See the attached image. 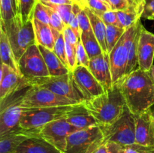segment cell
Masks as SVG:
<instances>
[{"mask_svg": "<svg viewBox=\"0 0 154 153\" xmlns=\"http://www.w3.org/2000/svg\"><path fill=\"white\" fill-rule=\"evenodd\" d=\"M100 128L104 135V144L113 142L125 146L135 143V115L128 108L115 122Z\"/></svg>", "mask_w": 154, "mask_h": 153, "instance_id": "obj_6", "label": "cell"}, {"mask_svg": "<svg viewBox=\"0 0 154 153\" xmlns=\"http://www.w3.org/2000/svg\"><path fill=\"white\" fill-rule=\"evenodd\" d=\"M81 40L90 59L103 53V51L93 30L81 32Z\"/></svg>", "mask_w": 154, "mask_h": 153, "instance_id": "obj_26", "label": "cell"}, {"mask_svg": "<svg viewBox=\"0 0 154 153\" xmlns=\"http://www.w3.org/2000/svg\"><path fill=\"white\" fill-rule=\"evenodd\" d=\"M16 153H62L41 137H31L20 145Z\"/></svg>", "mask_w": 154, "mask_h": 153, "instance_id": "obj_21", "label": "cell"}, {"mask_svg": "<svg viewBox=\"0 0 154 153\" xmlns=\"http://www.w3.org/2000/svg\"><path fill=\"white\" fill-rule=\"evenodd\" d=\"M52 30L54 36V46L53 51L55 52L56 55L58 56V58L63 63V64L69 70V63H68L67 58H66V40H65L64 34L63 32H60L54 28H52Z\"/></svg>", "mask_w": 154, "mask_h": 153, "instance_id": "obj_27", "label": "cell"}, {"mask_svg": "<svg viewBox=\"0 0 154 153\" xmlns=\"http://www.w3.org/2000/svg\"><path fill=\"white\" fill-rule=\"evenodd\" d=\"M0 58H1V63H4L10 66L14 71L20 74L13 50L9 43L7 34L1 26H0Z\"/></svg>", "mask_w": 154, "mask_h": 153, "instance_id": "obj_24", "label": "cell"}, {"mask_svg": "<svg viewBox=\"0 0 154 153\" xmlns=\"http://www.w3.org/2000/svg\"><path fill=\"white\" fill-rule=\"evenodd\" d=\"M79 128L69 124L65 118L48 123L38 130V136L62 153H66L69 134Z\"/></svg>", "mask_w": 154, "mask_h": 153, "instance_id": "obj_10", "label": "cell"}, {"mask_svg": "<svg viewBox=\"0 0 154 153\" xmlns=\"http://www.w3.org/2000/svg\"><path fill=\"white\" fill-rule=\"evenodd\" d=\"M141 20L137 21L134 25L127 28L125 32V44L128 50V64L126 74L138 68V48L140 34L142 27Z\"/></svg>", "mask_w": 154, "mask_h": 153, "instance_id": "obj_16", "label": "cell"}, {"mask_svg": "<svg viewBox=\"0 0 154 153\" xmlns=\"http://www.w3.org/2000/svg\"><path fill=\"white\" fill-rule=\"evenodd\" d=\"M111 10H123L127 9H132L126 0H109ZM133 10V9H132ZM140 14V13H139Z\"/></svg>", "mask_w": 154, "mask_h": 153, "instance_id": "obj_44", "label": "cell"}, {"mask_svg": "<svg viewBox=\"0 0 154 153\" xmlns=\"http://www.w3.org/2000/svg\"><path fill=\"white\" fill-rule=\"evenodd\" d=\"M27 82L29 87L38 86L45 88L57 94L76 100L79 103H84L85 101L84 96L79 91L74 81L72 71L60 76H49L27 80Z\"/></svg>", "mask_w": 154, "mask_h": 153, "instance_id": "obj_5", "label": "cell"}, {"mask_svg": "<svg viewBox=\"0 0 154 153\" xmlns=\"http://www.w3.org/2000/svg\"><path fill=\"white\" fill-rule=\"evenodd\" d=\"M47 9H48V14H49L50 26H51V28L57 30V31L60 32H63L66 25L64 23V22H63L62 18L60 16V15L57 13H56L55 11H54L50 8L47 7Z\"/></svg>", "mask_w": 154, "mask_h": 153, "instance_id": "obj_36", "label": "cell"}, {"mask_svg": "<svg viewBox=\"0 0 154 153\" xmlns=\"http://www.w3.org/2000/svg\"><path fill=\"white\" fill-rule=\"evenodd\" d=\"M117 84L126 106L133 115L144 113L154 105V84L148 71L138 68L126 74Z\"/></svg>", "mask_w": 154, "mask_h": 153, "instance_id": "obj_1", "label": "cell"}, {"mask_svg": "<svg viewBox=\"0 0 154 153\" xmlns=\"http://www.w3.org/2000/svg\"><path fill=\"white\" fill-rule=\"evenodd\" d=\"M117 14L120 26L125 29L134 25L137 21L141 20V14L132 9L117 10Z\"/></svg>", "mask_w": 154, "mask_h": 153, "instance_id": "obj_29", "label": "cell"}, {"mask_svg": "<svg viewBox=\"0 0 154 153\" xmlns=\"http://www.w3.org/2000/svg\"><path fill=\"white\" fill-rule=\"evenodd\" d=\"M76 105L50 107H23L19 126L26 130H38L51 122L66 118L67 114Z\"/></svg>", "mask_w": 154, "mask_h": 153, "instance_id": "obj_4", "label": "cell"}, {"mask_svg": "<svg viewBox=\"0 0 154 153\" xmlns=\"http://www.w3.org/2000/svg\"><path fill=\"white\" fill-rule=\"evenodd\" d=\"M63 34H64L65 38L67 39L69 41V43L72 44L75 46H77L78 42L81 40V38L77 35L75 31L69 25L66 26L64 31H63Z\"/></svg>", "mask_w": 154, "mask_h": 153, "instance_id": "obj_43", "label": "cell"}, {"mask_svg": "<svg viewBox=\"0 0 154 153\" xmlns=\"http://www.w3.org/2000/svg\"><path fill=\"white\" fill-rule=\"evenodd\" d=\"M83 8L78 3H74L72 11L71 14L70 19H69V26L75 31L77 35L81 38V30L79 28V23H78V14L80 11L82 10Z\"/></svg>", "mask_w": 154, "mask_h": 153, "instance_id": "obj_34", "label": "cell"}, {"mask_svg": "<svg viewBox=\"0 0 154 153\" xmlns=\"http://www.w3.org/2000/svg\"><path fill=\"white\" fill-rule=\"evenodd\" d=\"M20 74L26 80L49 76L45 59L37 44L30 46L18 62Z\"/></svg>", "mask_w": 154, "mask_h": 153, "instance_id": "obj_9", "label": "cell"}, {"mask_svg": "<svg viewBox=\"0 0 154 153\" xmlns=\"http://www.w3.org/2000/svg\"><path fill=\"white\" fill-rule=\"evenodd\" d=\"M36 44L54 50V36L51 26L45 24L32 18Z\"/></svg>", "mask_w": 154, "mask_h": 153, "instance_id": "obj_23", "label": "cell"}, {"mask_svg": "<svg viewBox=\"0 0 154 153\" xmlns=\"http://www.w3.org/2000/svg\"><path fill=\"white\" fill-rule=\"evenodd\" d=\"M154 34L142 26L138 48V68L149 71L153 65Z\"/></svg>", "mask_w": 154, "mask_h": 153, "instance_id": "obj_14", "label": "cell"}, {"mask_svg": "<svg viewBox=\"0 0 154 153\" xmlns=\"http://www.w3.org/2000/svg\"><path fill=\"white\" fill-rule=\"evenodd\" d=\"M104 144V135L100 126L79 129L69 134L66 153H93Z\"/></svg>", "mask_w": 154, "mask_h": 153, "instance_id": "obj_7", "label": "cell"}, {"mask_svg": "<svg viewBox=\"0 0 154 153\" xmlns=\"http://www.w3.org/2000/svg\"><path fill=\"white\" fill-rule=\"evenodd\" d=\"M78 23H79V28L81 30V33L84 32L92 31L91 23H90V18L87 15V12L82 8L78 14Z\"/></svg>", "mask_w": 154, "mask_h": 153, "instance_id": "obj_41", "label": "cell"}, {"mask_svg": "<svg viewBox=\"0 0 154 153\" xmlns=\"http://www.w3.org/2000/svg\"><path fill=\"white\" fill-rule=\"evenodd\" d=\"M93 153H108L106 144H103V145L101 146Z\"/></svg>", "mask_w": 154, "mask_h": 153, "instance_id": "obj_47", "label": "cell"}, {"mask_svg": "<svg viewBox=\"0 0 154 153\" xmlns=\"http://www.w3.org/2000/svg\"><path fill=\"white\" fill-rule=\"evenodd\" d=\"M38 47L43 56L45 64L48 67L50 76H60V75L70 73V70L63 64V63L60 61V59L54 51L51 50L42 45H38Z\"/></svg>", "mask_w": 154, "mask_h": 153, "instance_id": "obj_22", "label": "cell"}, {"mask_svg": "<svg viewBox=\"0 0 154 153\" xmlns=\"http://www.w3.org/2000/svg\"><path fill=\"white\" fill-rule=\"evenodd\" d=\"M20 92L0 101V136L19 127L23 112L21 102L23 94V92L20 94Z\"/></svg>", "mask_w": 154, "mask_h": 153, "instance_id": "obj_11", "label": "cell"}, {"mask_svg": "<svg viewBox=\"0 0 154 153\" xmlns=\"http://www.w3.org/2000/svg\"><path fill=\"white\" fill-rule=\"evenodd\" d=\"M99 17L103 20V22H105L106 26H117L121 27L120 25V22H119L116 10H108V11L102 14Z\"/></svg>", "mask_w": 154, "mask_h": 153, "instance_id": "obj_40", "label": "cell"}, {"mask_svg": "<svg viewBox=\"0 0 154 153\" xmlns=\"http://www.w3.org/2000/svg\"><path fill=\"white\" fill-rule=\"evenodd\" d=\"M79 104L82 103L59 95L45 88L30 86L24 91L21 106L23 108L50 107Z\"/></svg>", "mask_w": 154, "mask_h": 153, "instance_id": "obj_8", "label": "cell"}, {"mask_svg": "<svg viewBox=\"0 0 154 153\" xmlns=\"http://www.w3.org/2000/svg\"><path fill=\"white\" fill-rule=\"evenodd\" d=\"M120 153H124V152H123V147H122V150H121V152Z\"/></svg>", "mask_w": 154, "mask_h": 153, "instance_id": "obj_54", "label": "cell"}, {"mask_svg": "<svg viewBox=\"0 0 154 153\" xmlns=\"http://www.w3.org/2000/svg\"><path fill=\"white\" fill-rule=\"evenodd\" d=\"M29 88L27 80L11 70L0 80V101L8 98L19 92Z\"/></svg>", "mask_w": 154, "mask_h": 153, "instance_id": "obj_19", "label": "cell"}, {"mask_svg": "<svg viewBox=\"0 0 154 153\" xmlns=\"http://www.w3.org/2000/svg\"><path fill=\"white\" fill-rule=\"evenodd\" d=\"M38 0H20L19 13L23 23L32 20L33 12Z\"/></svg>", "mask_w": 154, "mask_h": 153, "instance_id": "obj_31", "label": "cell"}, {"mask_svg": "<svg viewBox=\"0 0 154 153\" xmlns=\"http://www.w3.org/2000/svg\"><path fill=\"white\" fill-rule=\"evenodd\" d=\"M76 58L77 66H84V67L89 68L90 58L86 50L84 49L81 40L78 42L76 46Z\"/></svg>", "mask_w": 154, "mask_h": 153, "instance_id": "obj_35", "label": "cell"}, {"mask_svg": "<svg viewBox=\"0 0 154 153\" xmlns=\"http://www.w3.org/2000/svg\"><path fill=\"white\" fill-rule=\"evenodd\" d=\"M17 2V6H18V9H19V3H20V0H16Z\"/></svg>", "mask_w": 154, "mask_h": 153, "instance_id": "obj_53", "label": "cell"}, {"mask_svg": "<svg viewBox=\"0 0 154 153\" xmlns=\"http://www.w3.org/2000/svg\"><path fill=\"white\" fill-rule=\"evenodd\" d=\"M74 2H75V3H78V4H79L81 6V7L83 8H84V4H83V3H82V2H81V0H73Z\"/></svg>", "mask_w": 154, "mask_h": 153, "instance_id": "obj_49", "label": "cell"}, {"mask_svg": "<svg viewBox=\"0 0 154 153\" xmlns=\"http://www.w3.org/2000/svg\"><path fill=\"white\" fill-rule=\"evenodd\" d=\"M92 11L99 16L105 12L111 10V8L102 0H87V5Z\"/></svg>", "mask_w": 154, "mask_h": 153, "instance_id": "obj_37", "label": "cell"}, {"mask_svg": "<svg viewBox=\"0 0 154 153\" xmlns=\"http://www.w3.org/2000/svg\"><path fill=\"white\" fill-rule=\"evenodd\" d=\"M77 87L84 96L85 101L98 97L105 92L103 86L90 70L84 66H77L72 71Z\"/></svg>", "mask_w": 154, "mask_h": 153, "instance_id": "obj_12", "label": "cell"}, {"mask_svg": "<svg viewBox=\"0 0 154 153\" xmlns=\"http://www.w3.org/2000/svg\"><path fill=\"white\" fill-rule=\"evenodd\" d=\"M89 70L92 74L103 86L105 92L109 91L114 86L109 62V54L102 53L91 58Z\"/></svg>", "mask_w": 154, "mask_h": 153, "instance_id": "obj_17", "label": "cell"}, {"mask_svg": "<svg viewBox=\"0 0 154 153\" xmlns=\"http://www.w3.org/2000/svg\"><path fill=\"white\" fill-rule=\"evenodd\" d=\"M84 107L94 117L99 126L115 122L127 108L124 98L117 84L109 91L83 103Z\"/></svg>", "mask_w": 154, "mask_h": 153, "instance_id": "obj_2", "label": "cell"}, {"mask_svg": "<svg viewBox=\"0 0 154 153\" xmlns=\"http://www.w3.org/2000/svg\"><path fill=\"white\" fill-rule=\"evenodd\" d=\"M66 40V58H67L68 63L70 71H72L77 67V58H76V46L69 43L67 39L65 38Z\"/></svg>", "mask_w": 154, "mask_h": 153, "instance_id": "obj_38", "label": "cell"}, {"mask_svg": "<svg viewBox=\"0 0 154 153\" xmlns=\"http://www.w3.org/2000/svg\"><path fill=\"white\" fill-rule=\"evenodd\" d=\"M141 17L150 20H154V0H145Z\"/></svg>", "mask_w": 154, "mask_h": 153, "instance_id": "obj_42", "label": "cell"}, {"mask_svg": "<svg viewBox=\"0 0 154 153\" xmlns=\"http://www.w3.org/2000/svg\"><path fill=\"white\" fill-rule=\"evenodd\" d=\"M124 153H154V146H146L134 143L123 146Z\"/></svg>", "mask_w": 154, "mask_h": 153, "instance_id": "obj_39", "label": "cell"}, {"mask_svg": "<svg viewBox=\"0 0 154 153\" xmlns=\"http://www.w3.org/2000/svg\"><path fill=\"white\" fill-rule=\"evenodd\" d=\"M47 7L52 9L54 11L58 14L66 26L69 25V19L72 11L73 4H52L48 3H42Z\"/></svg>", "mask_w": 154, "mask_h": 153, "instance_id": "obj_32", "label": "cell"}, {"mask_svg": "<svg viewBox=\"0 0 154 153\" xmlns=\"http://www.w3.org/2000/svg\"><path fill=\"white\" fill-rule=\"evenodd\" d=\"M39 137L38 130H26L19 127L0 136V153H16L18 147L26 140Z\"/></svg>", "mask_w": 154, "mask_h": 153, "instance_id": "obj_15", "label": "cell"}, {"mask_svg": "<svg viewBox=\"0 0 154 153\" xmlns=\"http://www.w3.org/2000/svg\"><path fill=\"white\" fill-rule=\"evenodd\" d=\"M65 118L69 124L79 129L99 125L94 117L84 107L83 103L76 105Z\"/></svg>", "mask_w": 154, "mask_h": 153, "instance_id": "obj_20", "label": "cell"}, {"mask_svg": "<svg viewBox=\"0 0 154 153\" xmlns=\"http://www.w3.org/2000/svg\"><path fill=\"white\" fill-rule=\"evenodd\" d=\"M125 36L126 34L124 32L114 49L109 53L110 67L114 85L117 84L126 75L128 50L125 44Z\"/></svg>", "mask_w": 154, "mask_h": 153, "instance_id": "obj_13", "label": "cell"}, {"mask_svg": "<svg viewBox=\"0 0 154 153\" xmlns=\"http://www.w3.org/2000/svg\"><path fill=\"white\" fill-rule=\"evenodd\" d=\"M102 1L103 2H105L106 4H108V6H110V7H111V4H110V1H109V0H102Z\"/></svg>", "mask_w": 154, "mask_h": 153, "instance_id": "obj_50", "label": "cell"}, {"mask_svg": "<svg viewBox=\"0 0 154 153\" xmlns=\"http://www.w3.org/2000/svg\"><path fill=\"white\" fill-rule=\"evenodd\" d=\"M0 26L5 32L18 64L20 58L27 49L36 44L32 20L23 23L20 16L10 20L0 21Z\"/></svg>", "mask_w": 154, "mask_h": 153, "instance_id": "obj_3", "label": "cell"}, {"mask_svg": "<svg viewBox=\"0 0 154 153\" xmlns=\"http://www.w3.org/2000/svg\"><path fill=\"white\" fill-rule=\"evenodd\" d=\"M0 13L3 21L10 20L20 16L16 0H0Z\"/></svg>", "mask_w": 154, "mask_h": 153, "instance_id": "obj_28", "label": "cell"}, {"mask_svg": "<svg viewBox=\"0 0 154 153\" xmlns=\"http://www.w3.org/2000/svg\"><path fill=\"white\" fill-rule=\"evenodd\" d=\"M32 18L43 22V23L50 25L49 14L48 12L47 7L39 1L38 2L34 9Z\"/></svg>", "mask_w": 154, "mask_h": 153, "instance_id": "obj_33", "label": "cell"}, {"mask_svg": "<svg viewBox=\"0 0 154 153\" xmlns=\"http://www.w3.org/2000/svg\"><path fill=\"white\" fill-rule=\"evenodd\" d=\"M151 117H152V121H153V125H154V111L151 110Z\"/></svg>", "mask_w": 154, "mask_h": 153, "instance_id": "obj_51", "label": "cell"}, {"mask_svg": "<svg viewBox=\"0 0 154 153\" xmlns=\"http://www.w3.org/2000/svg\"><path fill=\"white\" fill-rule=\"evenodd\" d=\"M81 2H82L83 4H84V8L86 5H87V0H81Z\"/></svg>", "mask_w": 154, "mask_h": 153, "instance_id": "obj_52", "label": "cell"}, {"mask_svg": "<svg viewBox=\"0 0 154 153\" xmlns=\"http://www.w3.org/2000/svg\"><path fill=\"white\" fill-rule=\"evenodd\" d=\"M84 9L86 10L90 18L92 30L100 44L103 53L108 54L106 44V25L103 22V20L98 15L93 13L87 6H85Z\"/></svg>", "mask_w": 154, "mask_h": 153, "instance_id": "obj_25", "label": "cell"}, {"mask_svg": "<svg viewBox=\"0 0 154 153\" xmlns=\"http://www.w3.org/2000/svg\"><path fill=\"white\" fill-rule=\"evenodd\" d=\"M126 29L117 26H106V44L108 54L112 51Z\"/></svg>", "mask_w": 154, "mask_h": 153, "instance_id": "obj_30", "label": "cell"}, {"mask_svg": "<svg viewBox=\"0 0 154 153\" xmlns=\"http://www.w3.org/2000/svg\"><path fill=\"white\" fill-rule=\"evenodd\" d=\"M149 74H150V78H151L152 81H153V84H154V64L150 68V69L149 70Z\"/></svg>", "mask_w": 154, "mask_h": 153, "instance_id": "obj_48", "label": "cell"}, {"mask_svg": "<svg viewBox=\"0 0 154 153\" xmlns=\"http://www.w3.org/2000/svg\"><path fill=\"white\" fill-rule=\"evenodd\" d=\"M107 148H108V153H120L123 146L117 144L116 142H106Z\"/></svg>", "mask_w": 154, "mask_h": 153, "instance_id": "obj_45", "label": "cell"}, {"mask_svg": "<svg viewBox=\"0 0 154 153\" xmlns=\"http://www.w3.org/2000/svg\"><path fill=\"white\" fill-rule=\"evenodd\" d=\"M135 143L146 146H154V125L151 109L144 113L135 116Z\"/></svg>", "mask_w": 154, "mask_h": 153, "instance_id": "obj_18", "label": "cell"}, {"mask_svg": "<svg viewBox=\"0 0 154 153\" xmlns=\"http://www.w3.org/2000/svg\"><path fill=\"white\" fill-rule=\"evenodd\" d=\"M42 3H48L52 4H73V0H38Z\"/></svg>", "mask_w": 154, "mask_h": 153, "instance_id": "obj_46", "label": "cell"}]
</instances>
